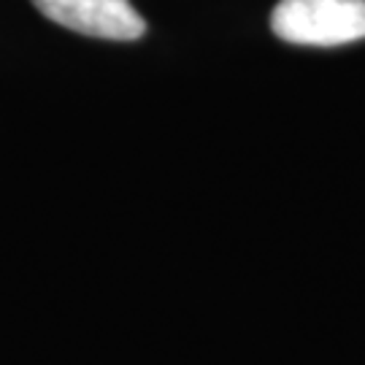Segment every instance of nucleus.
Returning <instances> with one entry per match:
<instances>
[{"label": "nucleus", "instance_id": "obj_1", "mask_svg": "<svg viewBox=\"0 0 365 365\" xmlns=\"http://www.w3.org/2000/svg\"><path fill=\"white\" fill-rule=\"evenodd\" d=\"M271 27L298 46H344L365 38V0H279Z\"/></svg>", "mask_w": 365, "mask_h": 365}, {"label": "nucleus", "instance_id": "obj_2", "mask_svg": "<svg viewBox=\"0 0 365 365\" xmlns=\"http://www.w3.org/2000/svg\"><path fill=\"white\" fill-rule=\"evenodd\" d=\"M33 6L52 22L90 38L135 41L146 30L130 0H33Z\"/></svg>", "mask_w": 365, "mask_h": 365}]
</instances>
